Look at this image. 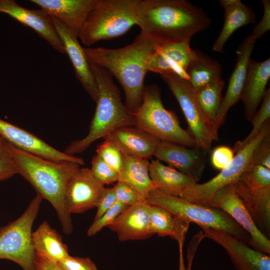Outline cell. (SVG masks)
<instances>
[{
	"instance_id": "6da1fadb",
	"label": "cell",
	"mask_w": 270,
	"mask_h": 270,
	"mask_svg": "<svg viewBox=\"0 0 270 270\" xmlns=\"http://www.w3.org/2000/svg\"><path fill=\"white\" fill-rule=\"evenodd\" d=\"M136 19L140 32L154 45L190 42L211 24L202 8L186 0H138Z\"/></svg>"
},
{
	"instance_id": "7a4b0ae2",
	"label": "cell",
	"mask_w": 270,
	"mask_h": 270,
	"mask_svg": "<svg viewBox=\"0 0 270 270\" xmlns=\"http://www.w3.org/2000/svg\"><path fill=\"white\" fill-rule=\"evenodd\" d=\"M154 46L140 32L132 44L123 48H84L89 63L104 68L118 80L124 92L125 106L133 114L142 102L144 77Z\"/></svg>"
},
{
	"instance_id": "3957f363",
	"label": "cell",
	"mask_w": 270,
	"mask_h": 270,
	"mask_svg": "<svg viewBox=\"0 0 270 270\" xmlns=\"http://www.w3.org/2000/svg\"><path fill=\"white\" fill-rule=\"evenodd\" d=\"M9 144L18 174L32 184L37 194L52 204L64 232L72 233L73 225L71 214L66 206L64 193L69 179L80 165L68 160L52 161Z\"/></svg>"
},
{
	"instance_id": "277c9868",
	"label": "cell",
	"mask_w": 270,
	"mask_h": 270,
	"mask_svg": "<svg viewBox=\"0 0 270 270\" xmlns=\"http://www.w3.org/2000/svg\"><path fill=\"white\" fill-rule=\"evenodd\" d=\"M89 64L98 86L96 106L87 135L72 142L63 152L70 156L84 152L94 142L105 138L120 128L135 124L134 115L122 103L112 76L104 68Z\"/></svg>"
},
{
	"instance_id": "5b68a950",
	"label": "cell",
	"mask_w": 270,
	"mask_h": 270,
	"mask_svg": "<svg viewBox=\"0 0 270 270\" xmlns=\"http://www.w3.org/2000/svg\"><path fill=\"white\" fill-rule=\"evenodd\" d=\"M138 0H96L79 35L90 46L126 34L136 25V9Z\"/></svg>"
},
{
	"instance_id": "8992f818",
	"label": "cell",
	"mask_w": 270,
	"mask_h": 270,
	"mask_svg": "<svg viewBox=\"0 0 270 270\" xmlns=\"http://www.w3.org/2000/svg\"><path fill=\"white\" fill-rule=\"evenodd\" d=\"M134 115V126L160 140L200 148L188 132L181 126L176 114L165 108L156 84L145 86L142 103Z\"/></svg>"
},
{
	"instance_id": "52a82bcc",
	"label": "cell",
	"mask_w": 270,
	"mask_h": 270,
	"mask_svg": "<svg viewBox=\"0 0 270 270\" xmlns=\"http://www.w3.org/2000/svg\"><path fill=\"white\" fill-rule=\"evenodd\" d=\"M146 200L151 205L161 206L176 218L188 224L220 230L230 233L246 244L250 237L226 212L218 208H209L190 203L180 196L164 194L156 189L152 190Z\"/></svg>"
},
{
	"instance_id": "ba28073f",
	"label": "cell",
	"mask_w": 270,
	"mask_h": 270,
	"mask_svg": "<svg viewBox=\"0 0 270 270\" xmlns=\"http://www.w3.org/2000/svg\"><path fill=\"white\" fill-rule=\"evenodd\" d=\"M42 199L37 194L18 218L0 226V259L15 262L24 270H36L32 226Z\"/></svg>"
},
{
	"instance_id": "9c48e42d",
	"label": "cell",
	"mask_w": 270,
	"mask_h": 270,
	"mask_svg": "<svg viewBox=\"0 0 270 270\" xmlns=\"http://www.w3.org/2000/svg\"><path fill=\"white\" fill-rule=\"evenodd\" d=\"M270 133V121H266L258 134L248 144L236 152L232 162L208 181L196 183L184 190L180 197L192 204L212 208L216 194L229 184L236 182L250 164L254 150Z\"/></svg>"
},
{
	"instance_id": "30bf717a",
	"label": "cell",
	"mask_w": 270,
	"mask_h": 270,
	"mask_svg": "<svg viewBox=\"0 0 270 270\" xmlns=\"http://www.w3.org/2000/svg\"><path fill=\"white\" fill-rule=\"evenodd\" d=\"M178 102L188 126V130L200 148L210 152L214 142L218 140V131L200 108L196 92L188 80L174 73L160 74Z\"/></svg>"
},
{
	"instance_id": "8fae6325",
	"label": "cell",
	"mask_w": 270,
	"mask_h": 270,
	"mask_svg": "<svg viewBox=\"0 0 270 270\" xmlns=\"http://www.w3.org/2000/svg\"><path fill=\"white\" fill-rule=\"evenodd\" d=\"M212 208H220L228 214L250 237L248 245L270 255V240L258 229L236 193L234 183L218 191L213 198Z\"/></svg>"
},
{
	"instance_id": "7c38bea8",
	"label": "cell",
	"mask_w": 270,
	"mask_h": 270,
	"mask_svg": "<svg viewBox=\"0 0 270 270\" xmlns=\"http://www.w3.org/2000/svg\"><path fill=\"white\" fill-rule=\"evenodd\" d=\"M200 227L204 238L211 239L224 248L236 270H270V255L250 248L228 232Z\"/></svg>"
},
{
	"instance_id": "4fadbf2b",
	"label": "cell",
	"mask_w": 270,
	"mask_h": 270,
	"mask_svg": "<svg viewBox=\"0 0 270 270\" xmlns=\"http://www.w3.org/2000/svg\"><path fill=\"white\" fill-rule=\"evenodd\" d=\"M106 189L94 178L90 168H80L66 186L64 200L68 212L80 214L96 207Z\"/></svg>"
},
{
	"instance_id": "5bb4252c",
	"label": "cell",
	"mask_w": 270,
	"mask_h": 270,
	"mask_svg": "<svg viewBox=\"0 0 270 270\" xmlns=\"http://www.w3.org/2000/svg\"><path fill=\"white\" fill-rule=\"evenodd\" d=\"M0 12L8 14L35 31L55 50L66 54L64 43L58 34L52 18L43 10L28 9L13 0H0Z\"/></svg>"
},
{
	"instance_id": "9a60e30c",
	"label": "cell",
	"mask_w": 270,
	"mask_h": 270,
	"mask_svg": "<svg viewBox=\"0 0 270 270\" xmlns=\"http://www.w3.org/2000/svg\"><path fill=\"white\" fill-rule=\"evenodd\" d=\"M0 136L14 146L54 162L72 161L82 166L84 160L60 152L34 134L0 118Z\"/></svg>"
},
{
	"instance_id": "2e32d148",
	"label": "cell",
	"mask_w": 270,
	"mask_h": 270,
	"mask_svg": "<svg viewBox=\"0 0 270 270\" xmlns=\"http://www.w3.org/2000/svg\"><path fill=\"white\" fill-rule=\"evenodd\" d=\"M256 39L252 34L247 36L239 46L236 53V62L229 78L228 84L214 126L216 130L224 123L230 108L236 104L241 96L245 82L248 66Z\"/></svg>"
},
{
	"instance_id": "e0dca14e",
	"label": "cell",
	"mask_w": 270,
	"mask_h": 270,
	"mask_svg": "<svg viewBox=\"0 0 270 270\" xmlns=\"http://www.w3.org/2000/svg\"><path fill=\"white\" fill-rule=\"evenodd\" d=\"M96 0H31L50 17L58 20L74 37L80 31Z\"/></svg>"
},
{
	"instance_id": "ac0fdd59",
	"label": "cell",
	"mask_w": 270,
	"mask_h": 270,
	"mask_svg": "<svg viewBox=\"0 0 270 270\" xmlns=\"http://www.w3.org/2000/svg\"><path fill=\"white\" fill-rule=\"evenodd\" d=\"M200 148H188L171 142L161 140L155 151L156 160L168 164L179 172L188 175L198 182L206 164L204 152Z\"/></svg>"
},
{
	"instance_id": "d6986e66",
	"label": "cell",
	"mask_w": 270,
	"mask_h": 270,
	"mask_svg": "<svg viewBox=\"0 0 270 270\" xmlns=\"http://www.w3.org/2000/svg\"><path fill=\"white\" fill-rule=\"evenodd\" d=\"M150 207L146 200L128 206L107 227L120 242L147 239L154 235L150 227Z\"/></svg>"
},
{
	"instance_id": "ffe728a7",
	"label": "cell",
	"mask_w": 270,
	"mask_h": 270,
	"mask_svg": "<svg viewBox=\"0 0 270 270\" xmlns=\"http://www.w3.org/2000/svg\"><path fill=\"white\" fill-rule=\"evenodd\" d=\"M196 50L190 42L155 45L148 60V70L160 74L174 73L188 79L186 69L194 57Z\"/></svg>"
},
{
	"instance_id": "44dd1931",
	"label": "cell",
	"mask_w": 270,
	"mask_h": 270,
	"mask_svg": "<svg viewBox=\"0 0 270 270\" xmlns=\"http://www.w3.org/2000/svg\"><path fill=\"white\" fill-rule=\"evenodd\" d=\"M104 139L114 144L122 154L146 160L154 156L161 141L134 126L120 128Z\"/></svg>"
},
{
	"instance_id": "7402d4cb",
	"label": "cell",
	"mask_w": 270,
	"mask_h": 270,
	"mask_svg": "<svg viewBox=\"0 0 270 270\" xmlns=\"http://www.w3.org/2000/svg\"><path fill=\"white\" fill-rule=\"evenodd\" d=\"M52 18L64 43L66 54L72 62L76 78L96 103L98 98V86L86 58L84 48L81 46L78 38L72 36L58 20L53 18Z\"/></svg>"
},
{
	"instance_id": "603a6c76",
	"label": "cell",
	"mask_w": 270,
	"mask_h": 270,
	"mask_svg": "<svg viewBox=\"0 0 270 270\" xmlns=\"http://www.w3.org/2000/svg\"><path fill=\"white\" fill-rule=\"evenodd\" d=\"M270 78V58L262 62L250 59L241 96L246 118L250 121L262 101Z\"/></svg>"
},
{
	"instance_id": "cb8c5ba5",
	"label": "cell",
	"mask_w": 270,
	"mask_h": 270,
	"mask_svg": "<svg viewBox=\"0 0 270 270\" xmlns=\"http://www.w3.org/2000/svg\"><path fill=\"white\" fill-rule=\"evenodd\" d=\"M236 193L258 229L270 236V187L249 188L238 180L234 182Z\"/></svg>"
},
{
	"instance_id": "d4e9b609",
	"label": "cell",
	"mask_w": 270,
	"mask_h": 270,
	"mask_svg": "<svg viewBox=\"0 0 270 270\" xmlns=\"http://www.w3.org/2000/svg\"><path fill=\"white\" fill-rule=\"evenodd\" d=\"M149 174L155 189L172 196H180L184 190L198 183L191 176L157 160L150 162Z\"/></svg>"
},
{
	"instance_id": "484cf974",
	"label": "cell",
	"mask_w": 270,
	"mask_h": 270,
	"mask_svg": "<svg viewBox=\"0 0 270 270\" xmlns=\"http://www.w3.org/2000/svg\"><path fill=\"white\" fill-rule=\"evenodd\" d=\"M32 240L36 255L38 257L58 262L69 255L68 247L62 236L47 220L32 232Z\"/></svg>"
},
{
	"instance_id": "4316f807",
	"label": "cell",
	"mask_w": 270,
	"mask_h": 270,
	"mask_svg": "<svg viewBox=\"0 0 270 270\" xmlns=\"http://www.w3.org/2000/svg\"><path fill=\"white\" fill-rule=\"evenodd\" d=\"M222 73L220 64L198 50L186 69L187 80L196 92L222 78Z\"/></svg>"
},
{
	"instance_id": "83f0119b",
	"label": "cell",
	"mask_w": 270,
	"mask_h": 270,
	"mask_svg": "<svg viewBox=\"0 0 270 270\" xmlns=\"http://www.w3.org/2000/svg\"><path fill=\"white\" fill-rule=\"evenodd\" d=\"M122 155V165L118 181L130 184L146 199L149 192L156 188L149 174L150 162L146 159Z\"/></svg>"
},
{
	"instance_id": "f1b7e54d",
	"label": "cell",
	"mask_w": 270,
	"mask_h": 270,
	"mask_svg": "<svg viewBox=\"0 0 270 270\" xmlns=\"http://www.w3.org/2000/svg\"><path fill=\"white\" fill-rule=\"evenodd\" d=\"M256 14L252 8L242 2L224 8V22L222 30L215 40L212 50L224 52V48L231 35L238 28L256 22Z\"/></svg>"
},
{
	"instance_id": "f546056e",
	"label": "cell",
	"mask_w": 270,
	"mask_h": 270,
	"mask_svg": "<svg viewBox=\"0 0 270 270\" xmlns=\"http://www.w3.org/2000/svg\"><path fill=\"white\" fill-rule=\"evenodd\" d=\"M189 224L176 218L166 209L151 205L150 212V227L153 234L170 236L177 240L180 234L188 230Z\"/></svg>"
},
{
	"instance_id": "4dcf8cb0",
	"label": "cell",
	"mask_w": 270,
	"mask_h": 270,
	"mask_svg": "<svg viewBox=\"0 0 270 270\" xmlns=\"http://www.w3.org/2000/svg\"><path fill=\"white\" fill-rule=\"evenodd\" d=\"M224 86V82L220 78L196 92L198 104L214 126L222 103V90Z\"/></svg>"
},
{
	"instance_id": "1f68e13d",
	"label": "cell",
	"mask_w": 270,
	"mask_h": 270,
	"mask_svg": "<svg viewBox=\"0 0 270 270\" xmlns=\"http://www.w3.org/2000/svg\"><path fill=\"white\" fill-rule=\"evenodd\" d=\"M270 118V89L266 90L259 110H257L251 120L252 128L248 135L243 140L236 142L232 148L236 153L251 142L258 134L264 123Z\"/></svg>"
},
{
	"instance_id": "d6a6232c",
	"label": "cell",
	"mask_w": 270,
	"mask_h": 270,
	"mask_svg": "<svg viewBox=\"0 0 270 270\" xmlns=\"http://www.w3.org/2000/svg\"><path fill=\"white\" fill-rule=\"evenodd\" d=\"M238 181L249 188L270 187V169L250 164Z\"/></svg>"
},
{
	"instance_id": "836d02e7",
	"label": "cell",
	"mask_w": 270,
	"mask_h": 270,
	"mask_svg": "<svg viewBox=\"0 0 270 270\" xmlns=\"http://www.w3.org/2000/svg\"><path fill=\"white\" fill-rule=\"evenodd\" d=\"M90 172L94 178L104 186L118 180L119 173L110 166L96 154L92 158Z\"/></svg>"
},
{
	"instance_id": "e575fe53",
	"label": "cell",
	"mask_w": 270,
	"mask_h": 270,
	"mask_svg": "<svg viewBox=\"0 0 270 270\" xmlns=\"http://www.w3.org/2000/svg\"><path fill=\"white\" fill-rule=\"evenodd\" d=\"M96 155L118 173L123 162V155L120 150L112 142L104 140L97 148Z\"/></svg>"
},
{
	"instance_id": "d590c367",
	"label": "cell",
	"mask_w": 270,
	"mask_h": 270,
	"mask_svg": "<svg viewBox=\"0 0 270 270\" xmlns=\"http://www.w3.org/2000/svg\"><path fill=\"white\" fill-rule=\"evenodd\" d=\"M18 174L16 165L9 143L0 136V181Z\"/></svg>"
},
{
	"instance_id": "8d00e7d4",
	"label": "cell",
	"mask_w": 270,
	"mask_h": 270,
	"mask_svg": "<svg viewBox=\"0 0 270 270\" xmlns=\"http://www.w3.org/2000/svg\"><path fill=\"white\" fill-rule=\"evenodd\" d=\"M127 206L116 202L100 217L94 220L87 230V236H94L104 228L107 227Z\"/></svg>"
},
{
	"instance_id": "74e56055",
	"label": "cell",
	"mask_w": 270,
	"mask_h": 270,
	"mask_svg": "<svg viewBox=\"0 0 270 270\" xmlns=\"http://www.w3.org/2000/svg\"><path fill=\"white\" fill-rule=\"evenodd\" d=\"M113 189L116 202L127 206L146 200L133 186L124 182H117Z\"/></svg>"
},
{
	"instance_id": "f35d334b",
	"label": "cell",
	"mask_w": 270,
	"mask_h": 270,
	"mask_svg": "<svg viewBox=\"0 0 270 270\" xmlns=\"http://www.w3.org/2000/svg\"><path fill=\"white\" fill-rule=\"evenodd\" d=\"M62 270H99L88 257H79L70 254L57 262Z\"/></svg>"
},
{
	"instance_id": "ab89813d",
	"label": "cell",
	"mask_w": 270,
	"mask_h": 270,
	"mask_svg": "<svg viewBox=\"0 0 270 270\" xmlns=\"http://www.w3.org/2000/svg\"><path fill=\"white\" fill-rule=\"evenodd\" d=\"M250 164L270 169V133L258 144L252 153Z\"/></svg>"
},
{
	"instance_id": "60d3db41",
	"label": "cell",
	"mask_w": 270,
	"mask_h": 270,
	"mask_svg": "<svg viewBox=\"0 0 270 270\" xmlns=\"http://www.w3.org/2000/svg\"><path fill=\"white\" fill-rule=\"evenodd\" d=\"M211 152L212 164L216 169L220 170L226 167L234 156L232 149L226 146H218Z\"/></svg>"
},
{
	"instance_id": "b9f144b4",
	"label": "cell",
	"mask_w": 270,
	"mask_h": 270,
	"mask_svg": "<svg viewBox=\"0 0 270 270\" xmlns=\"http://www.w3.org/2000/svg\"><path fill=\"white\" fill-rule=\"evenodd\" d=\"M264 14L260 22L253 28L252 34L257 40L270 30V0H262Z\"/></svg>"
},
{
	"instance_id": "7bdbcfd3",
	"label": "cell",
	"mask_w": 270,
	"mask_h": 270,
	"mask_svg": "<svg viewBox=\"0 0 270 270\" xmlns=\"http://www.w3.org/2000/svg\"><path fill=\"white\" fill-rule=\"evenodd\" d=\"M116 202L113 188H107L97 206L94 220L100 217Z\"/></svg>"
},
{
	"instance_id": "ee69618b",
	"label": "cell",
	"mask_w": 270,
	"mask_h": 270,
	"mask_svg": "<svg viewBox=\"0 0 270 270\" xmlns=\"http://www.w3.org/2000/svg\"><path fill=\"white\" fill-rule=\"evenodd\" d=\"M204 238V234L201 232L197 233L192 238L187 250L186 258L188 263L185 270H192V262L195 254L200 242Z\"/></svg>"
},
{
	"instance_id": "f6af8a7d",
	"label": "cell",
	"mask_w": 270,
	"mask_h": 270,
	"mask_svg": "<svg viewBox=\"0 0 270 270\" xmlns=\"http://www.w3.org/2000/svg\"><path fill=\"white\" fill-rule=\"evenodd\" d=\"M36 270H62L57 262L43 258L36 255Z\"/></svg>"
},
{
	"instance_id": "bcb514c9",
	"label": "cell",
	"mask_w": 270,
	"mask_h": 270,
	"mask_svg": "<svg viewBox=\"0 0 270 270\" xmlns=\"http://www.w3.org/2000/svg\"><path fill=\"white\" fill-rule=\"evenodd\" d=\"M178 244V250H179L178 270H185L186 266L184 264V254H183V247H184V244L182 242H180Z\"/></svg>"
},
{
	"instance_id": "7dc6e473",
	"label": "cell",
	"mask_w": 270,
	"mask_h": 270,
	"mask_svg": "<svg viewBox=\"0 0 270 270\" xmlns=\"http://www.w3.org/2000/svg\"><path fill=\"white\" fill-rule=\"evenodd\" d=\"M218 2L224 9L232 6L242 2L240 0H219Z\"/></svg>"
}]
</instances>
